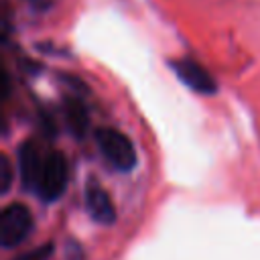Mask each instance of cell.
<instances>
[{
	"label": "cell",
	"mask_w": 260,
	"mask_h": 260,
	"mask_svg": "<svg viewBox=\"0 0 260 260\" xmlns=\"http://www.w3.org/2000/svg\"><path fill=\"white\" fill-rule=\"evenodd\" d=\"M85 209L93 221L110 225L116 221V207L108 191L98 183H87L85 187Z\"/></svg>",
	"instance_id": "cell-4"
},
{
	"label": "cell",
	"mask_w": 260,
	"mask_h": 260,
	"mask_svg": "<svg viewBox=\"0 0 260 260\" xmlns=\"http://www.w3.org/2000/svg\"><path fill=\"white\" fill-rule=\"evenodd\" d=\"M53 250H55V246L49 242V244H41V246L28 250V252H22L20 256H16L12 260H49L53 256Z\"/></svg>",
	"instance_id": "cell-8"
},
{
	"label": "cell",
	"mask_w": 260,
	"mask_h": 260,
	"mask_svg": "<svg viewBox=\"0 0 260 260\" xmlns=\"http://www.w3.org/2000/svg\"><path fill=\"white\" fill-rule=\"evenodd\" d=\"M35 228L32 213L24 203H8L0 211V244L10 250L22 244Z\"/></svg>",
	"instance_id": "cell-3"
},
{
	"label": "cell",
	"mask_w": 260,
	"mask_h": 260,
	"mask_svg": "<svg viewBox=\"0 0 260 260\" xmlns=\"http://www.w3.org/2000/svg\"><path fill=\"white\" fill-rule=\"evenodd\" d=\"M95 142L102 156L108 165L120 173H128L136 167V150L130 138L116 128H100L95 130Z\"/></svg>",
	"instance_id": "cell-2"
},
{
	"label": "cell",
	"mask_w": 260,
	"mask_h": 260,
	"mask_svg": "<svg viewBox=\"0 0 260 260\" xmlns=\"http://www.w3.org/2000/svg\"><path fill=\"white\" fill-rule=\"evenodd\" d=\"M173 69L183 79V83L189 85L191 89H195L199 93H213L215 91L213 77L197 61H193V59H179V61L173 63Z\"/></svg>",
	"instance_id": "cell-5"
},
{
	"label": "cell",
	"mask_w": 260,
	"mask_h": 260,
	"mask_svg": "<svg viewBox=\"0 0 260 260\" xmlns=\"http://www.w3.org/2000/svg\"><path fill=\"white\" fill-rule=\"evenodd\" d=\"M12 185V165L6 154L0 156V191L6 193Z\"/></svg>",
	"instance_id": "cell-9"
},
{
	"label": "cell",
	"mask_w": 260,
	"mask_h": 260,
	"mask_svg": "<svg viewBox=\"0 0 260 260\" xmlns=\"http://www.w3.org/2000/svg\"><path fill=\"white\" fill-rule=\"evenodd\" d=\"M65 122H67V126L71 128V132L75 136H81L87 130L89 116H87L85 106L79 100H75V98L65 100Z\"/></svg>",
	"instance_id": "cell-7"
},
{
	"label": "cell",
	"mask_w": 260,
	"mask_h": 260,
	"mask_svg": "<svg viewBox=\"0 0 260 260\" xmlns=\"http://www.w3.org/2000/svg\"><path fill=\"white\" fill-rule=\"evenodd\" d=\"M45 150L47 148H41L35 140H26L18 150V173H20L22 185L28 191L35 183V177H37V171H39V165L43 160Z\"/></svg>",
	"instance_id": "cell-6"
},
{
	"label": "cell",
	"mask_w": 260,
	"mask_h": 260,
	"mask_svg": "<svg viewBox=\"0 0 260 260\" xmlns=\"http://www.w3.org/2000/svg\"><path fill=\"white\" fill-rule=\"evenodd\" d=\"M67 177H69V171H67L65 156L55 148H47L30 191L37 193V197L47 203L57 201L67 189Z\"/></svg>",
	"instance_id": "cell-1"
}]
</instances>
